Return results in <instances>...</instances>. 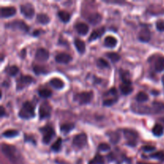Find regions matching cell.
I'll return each mask as SVG.
<instances>
[{
    "label": "cell",
    "instance_id": "cell-30",
    "mask_svg": "<svg viewBox=\"0 0 164 164\" xmlns=\"http://www.w3.org/2000/svg\"><path fill=\"white\" fill-rule=\"evenodd\" d=\"M152 133H153L154 135L155 136H161L162 134H163V127H162V125L159 124H155V126L152 128Z\"/></svg>",
    "mask_w": 164,
    "mask_h": 164
},
{
    "label": "cell",
    "instance_id": "cell-8",
    "mask_svg": "<svg viewBox=\"0 0 164 164\" xmlns=\"http://www.w3.org/2000/svg\"><path fill=\"white\" fill-rule=\"evenodd\" d=\"M34 81V79L30 75H22L16 80L17 91H22V90H23L25 87H28L30 84L32 83Z\"/></svg>",
    "mask_w": 164,
    "mask_h": 164
},
{
    "label": "cell",
    "instance_id": "cell-32",
    "mask_svg": "<svg viewBox=\"0 0 164 164\" xmlns=\"http://www.w3.org/2000/svg\"><path fill=\"white\" fill-rule=\"evenodd\" d=\"M2 135L6 138L16 137V136L19 135V131L17 130L11 129V130H5L4 132H3Z\"/></svg>",
    "mask_w": 164,
    "mask_h": 164
},
{
    "label": "cell",
    "instance_id": "cell-3",
    "mask_svg": "<svg viewBox=\"0 0 164 164\" xmlns=\"http://www.w3.org/2000/svg\"><path fill=\"white\" fill-rule=\"evenodd\" d=\"M94 97L92 91H83V92L76 93L74 95V101L77 102L80 105H85L91 102Z\"/></svg>",
    "mask_w": 164,
    "mask_h": 164
},
{
    "label": "cell",
    "instance_id": "cell-35",
    "mask_svg": "<svg viewBox=\"0 0 164 164\" xmlns=\"http://www.w3.org/2000/svg\"><path fill=\"white\" fill-rule=\"evenodd\" d=\"M61 146H62V139H61V138H58V139H56V141L51 145L50 149H51L53 151L58 152L60 151Z\"/></svg>",
    "mask_w": 164,
    "mask_h": 164
},
{
    "label": "cell",
    "instance_id": "cell-13",
    "mask_svg": "<svg viewBox=\"0 0 164 164\" xmlns=\"http://www.w3.org/2000/svg\"><path fill=\"white\" fill-rule=\"evenodd\" d=\"M35 59L40 62H45L49 59V51L45 48H39L34 55Z\"/></svg>",
    "mask_w": 164,
    "mask_h": 164
},
{
    "label": "cell",
    "instance_id": "cell-48",
    "mask_svg": "<svg viewBox=\"0 0 164 164\" xmlns=\"http://www.w3.org/2000/svg\"><path fill=\"white\" fill-rule=\"evenodd\" d=\"M162 84H163V86H164V75L162 76Z\"/></svg>",
    "mask_w": 164,
    "mask_h": 164
},
{
    "label": "cell",
    "instance_id": "cell-34",
    "mask_svg": "<svg viewBox=\"0 0 164 164\" xmlns=\"http://www.w3.org/2000/svg\"><path fill=\"white\" fill-rule=\"evenodd\" d=\"M88 164H104V159L102 155L97 154L95 157L88 162Z\"/></svg>",
    "mask_w": 164,
    "mask_h": 164
},
{
    "label": "cell",
    "instance_id": "cell-4",
    "mask_svg": "<svg viewBox=\"0 0 164 164\" xmlns=\"http://www.w3.org/2000/svg\"><path fill=\"white\" fill-rule=\"evenodd\" d=\"M123 133L127 144L130 146H135L138 143V133L135 130L130 128L123 129Z\"/></svg>",
    "mask_w": 164,
    "mask_h": 164
},
{
    "label": "cell",
    "instance_id": "cell-33",
    "mask_svg": "<svg viewBox=\"0 0 164 164\" xmlns=\"http://www.w3.org/2000/svg\"><path fill=\"white\" fill-rule=\"evenodd\" d=\"M108 137L111 143L114 144L118 143L120 140V135L117 132H110V133H108Z\"/></svg>",
    "mask_w": 164,
    "mask_h": 164
},
{
    "label": "cell",
    "instance_id": "cell-11",
    "mask_svg": "<svg viewBox=\"0 0 164 164\" xmlns=\"http://www.w3.org/2000/svg\"><path fill=\"white\" fill-rule=\"evenodd\" d=\"M87 137L85 133H79L75 135L73 138V141H72L74 146L78 149L83 148L87 145Z\"/></svg>",
    "mask_w": 164,
    "mask_h": 164
},
{
    "label": "cell",
    "instance_id": "cell-42",
    "mask_svg": "<svg viewBox=\"0 0 164 164\" xmlns=\"http://www.w3.org/2000/svg\"><path fill=\"white\" fill-rule=\"evenodd\" d=\"M156 28L159 31H164V20L159 19L156 22Z\"/></svg>",
    "mask_w": 164,
    "mask_h": 164
},
{
    "label": "cell",
    "instance_id": "cell-10",
    "mask_svg": "<svg viewBox=\"0 0 164 164\" xmlns=\"http://www.w3.org/2000/svg\"><path fill=\"white\" fill-rule=\"evenodd\" d=\"M20 11L23 16L27 19H32L34 15V7L30 3L21 4L20 5Z\"/></svg>",
    "mask_w": 164,
    "mask_h": 164
},
{
    "label": "cell",
    "instance_id": "cell-31",
    "mask_svg": "<svg viewBox=\"0 0 164 164\" xmlns=\"http://www.w3.org/2000/svg\"><path fill=\"white\" fill-rule=\"evenodd\" d=\"M148 98H149L148 95H146V93L143 92V91H140V92L138 93L135 97V100L137 102H139V103L146 102L148 100Z\"/></svg>",
    "mask_w": 164,
    "mask_h": 164
},
{
    "label": "cell",
    "instance_id": "cell-24",
    "mask_svg": "<svg viewBox=\"0 0 164 164\" xmlns=\"http://www.w3.org/2000/svg\"><path fill=\"white\" fill-rule=\"evenodd\" d=\"M50 86H52L54 88H56L57 90H61L64 87V82L62 79H59V78H53L50 80Z\"/></svg>",
    "mask_w": 164,
    "mask_h": 164
},
{
    "label": "cell",
    "instance_id": "cell-28",
    "mask_svg": "<svg viewBox=\"0 0 164 164\" xmlns=\"http://www.w3.org/2000/svg\"><path fill=\"white\" fill-rule=\"evenodd\" d=\"M119 76L122 82H131L130 79V73L127 70L120 69L119 70Z\"/></svg>",
    "mask_w": 164,
    "mask_h": 164
},
{
    "label": "cell",
    "instance_id": "cell-16",
    "mask_svg": "<svg viewBox=\"0 0 164 164\" xmlns=\"http://www.w3.org/2000/svg\"><path fill=\"white\" fill-rule=\"evenodd\" d=\"M105 27H100L98 28L95 29L91 32V35H90L89 39H88V41L89 42H92L94 40H96L98 39H99L100 37H102L103 34L105 33Z\"/></svg>",
    "mask_w": 164,
    "mask_h": 164
},
{
    "label": "cell",
    "instance_id": "cell-29",
    "mask_svg": "<svg viewBox=\"0 0 164 164\" xmlns=\"http://www.w3.org/2000/svg\"><path fill=\"white\" fill-rule=\"evenodd\" d=\"M19 70L18 66L12 65V66H8L6 68V72L7 73V75L10 76H15L17 74L19 73Z\"/></svg>",
    "mask_w": 164,
    "mask_h": 164
},
{
    "label": "cell",
    "instance_id": "cell-17",
    "mask_svg": "<svg viewBox=\"0 0 164 164\" xmlns=\"http://www.w3.org/2000/svg\"><path fill=\"white\" fill-rule=\"evenodd\" d=\"M119 90L123 95H130L133 91L131 82H122L119 85Z\"/></svg>",
    "mask_w": 164,
    "mask_h": 164
},
{
    "label": "cell",
    "instance_id": "cell-18",
    "mask_svg": "<svg viewBox=\"0 0 164 164\" xmlns=\"http://www.w3.org/2000/svg\"><path fill=\"white\" fill-rule=\"evenodd\" d=\"M75 28L81 35H86L89 32V26L84 23H77L75 25Z\"/></svg>",
    "mask_w": 164,
    "mask_h": 164
},
{
    "label": "cell",
    "instance_id": "cell-21",
    "mask_svg": "<svg viewBox=\"0 0 164 164\" xmlns=\"http://www.w3.org/2000/svg\"><path fill=\"white\" fill-rule=\"evenodd\" d=\"M152 109H153L154 114H159V113L164 112V103L162 102L154 101L151 104Z\"/></svg>",
    "mask_w": 164,
    "mask_h": 164
},
{
    "label": "cell",
    "instance_id": "cell-2",
    "mask_svg": "<svg viewBox=\"0 0 164 164\" xmlns=\"http://www.w3.org/2000/svg\"><path fill=\"white\" fill-rule=\"evenodd\" d=\"M35 105L30 101L24 102L22 105L20 111H19V117L22 119H30L35 116Z\"/></svg>",
    "mask_w": 164,
    "mask_h": 164
},
{
    "label": "cell",
    "instance_id": "cell-20",
    "mask_svg": "<svg viewBox=\"0 0 164 164\" xmlns=\"http://www.w3.org/2000/svg\"><path fill=\"white\" fill-rule=\"evenodd\" d=\"M154 68L157 72H162L164 71V56H159L155 59L154 63Z\"/></svg>",
    "mask_w": 164,
    "mask_h": 164
},
{
    "label": "cell",
    "instance_id": "cell-43",
    "mask_svg": "<svg viewBox=\"0 0 164 164\" xmlns=\"http://www.w3.org/2000/svg\"><path fill=\"white\" fill-rule=\"evenodd\" d=\"M142 149H143V151H145V152H151V151H155V147L153 146H143V147H142Z\"/></svg>",
    "mask_w": 164,
    "mask_h": 164
},
{
    "label": "cell",
    "instance_id": "cell-41",
    "mask_svg": "<svg viewBox=\"0 0 164 164\" xmlns=\"http://www.w3.org/2000/svg\"><path fill=\"white\" fill-rule=\"evenodd\" d=\"M110 148H111L110 146L105 143H100L98 146V150L100 151H107L110 150Z\"/></svg>",
    "mask_w": 164,
    "mask_h": 164
},
{
    "label": "cell",
    "instance_id": "cell-6",
    "mask_svg": "<svg viewBox=\"0 0 164 164\" xmlns=\"http://www.w3.org/2000/svg\"><path fill=\"white\" fill-rule=\"evenodd\" d=\"M40 132L43 134V142L45 144H48L51 141L52 139L56 135V132L53 127L50 125H46L44 127L40 128Z\"/></svg>",
    "mask_w": 164,
    "mask_h": 164
},
{
    "label": "cell",
    "instance_id": "cell-47",
    "mask_svg": "<svg viewBox=\"0 0 164 164\" xmlns=\"http://www.w3.org/2000/svg\"><path fill=\"white\" fill-rule=\"evenodd\" d=\"M159 120H160V122H161V123H163V125H164V117H162V118H161L160 119H159Z\"/></svg>",
    "mask_w": 164,
    "mask_h": 164
},
{
    "label": "cell",
    "instance_id": "cell-15",
    "mask_svg": "<svg viewBox=\"0 0 164 164\" xmlns=\"http://www.w3.org/2000/svg\"><path fill=\"white\" fill-rule=\"evenodd\" d=\"M56 61L59 63H62V64H66L68 62H70L72 60L71 56H70L69 54L65 53V52H61L56 56Z\"/></svg>",
    "mask_w": 164,
    "mask_h": 164
},
{
    "label": "cell",
    "instance_id": "cell-38",
    "mask_svg": "<svg viewBox=\"0 0 164 164\" xmlns=\"http://www.w3.org/2000/svg\"><path fill=\"white\" fill-rule=\"evenodd\" d=\"M150 158L152 159H156L159 161H164V152L162 151H159L155 152V153L151 154L150 155Z\"/></svg>",
    "mask_w": 164,
    "mask_h": 164
},
{
    "label": "cell",
    "instance_id": "cell-44",
    "mask_svg": "<svg viewBox=\"0 0 164 164\" xmlns=\"http://www.w3.org/2000/svg\"><path fill=\"white\" fill-rule=\"evenodd\" d=\"M24 141L25 142H30V143H33L34 144H35V140H34V138L32 136H30L28 135H24Z\"/></svg>",
    "mask_w": 164,
    "mask_h": 164
},
{
    "label": "cell",
    "instance_id": "cell-22",
    "mask_svg": "<svg viewBox=\"0 0 164 164\" xmlns=\"http://www.w3.org/2000/svg\"><path fill=\"white\" fill-rule=\"evenodd\" d=\"M117 43H118V41L114 36L109 35L104 39V46H107V47L113 48V47L116 46Z\"/></svg>",
    "mask_w": 164,
    "mask_h": 164
},
{
    "label": "cell",
    "instance_id": "cell-46",
    "mask_svg": "<svg viewBox=\"0 0 164 164\" xmlns=\"http://www.w3.org/2000/svg\"><path fill=\"white\" fill-rule=\"evenodd\" d=\"M39 34H40V30H35L34 31V33H33V35L34 36H38Z\"/></svg>",
    "mask_w": 164,
    "mask_h": 164
},
{
    "label": "cell",
    "instance_id": "cell-36",
    "mask_svg": "<svg viewBox=\"0 0 164 164\" xmlns=\"http://www.w3.org/2000/svg\"><path fill=\"white\" fill-rule=\"evenodd\" d=\"M96 65L98 67L101 68V69H105V68L110 67V65L107 62V61L106 59H103V58H99V59H97Z\"/></svg>",
    "mask_w": 164,
    "mask_h": 164
},
{
    "label": "cell",
    "instance_id": "cell-7",
    "mask_svg": "<svg viewBox=\"0 0 164 164\" xmlns=\"http://www.w3.org/2000/svg\"><path fill=\"white\" fill-rule=\"evenodd\" d=\"M6 28L13 29V30H19L23 32L27 33L29 31V27L25 22L23 20H14L13 22H10L5 24Z\"/></svg>",
    "mask_w": 164,
    "mask_h": 164
},
{
    "label": "cell",
    "instance_id": "cell-12",
    "mask_svg": "<svg viewBox=\"0 0 164 164\" xmlns=\"http://www.w3.org/2000/svg\"><path fill=\"white\" fill-rule=\"evenodd\" d=\"M16 14V8L14 7H2L0 8V16L3 19L10 18Z\"/></svg>",
    "mask_w": 164,
    "mask_h": 164
},
{
    "label": "cell",
    "instance_id": "cell-40",
    "mask_svg": "<svg viewBox=\"0 0 164 164\" xmlns=\"http://www.w3.org/2000/svg\"><path fill=\"white\" fill-rule=\"evenodd\" d=\"M39 95L41 98H46L51 96L52 92L48 89H41L39 91Z\"/></svg>",
    "mask_w": 164,
    "mask_h": 164
},
{
    "label": "cell",
    "instance_id": "cell-25",
    "mask_svg": "<svg viewBox=\"0 0 164 164\" xmlns=\"http://www.w3.org/2000/svg\"><path fill=\"white\" fill-rule=\"evenodd\" d=\"M75 127V124L71 123H65L60 126V130L62 133L66 135L71 131Z\"/></svg>",
    "mask_w": 164,
    "mask_h": 164
},
{
    "label": "cell",
    "instance_id": "cell-39",
    "mask_svg": "<svg viewBox=\"0 0 164 164\" xmlns=\"http://www.w3.org/2000/svg\"><path fill=\"white\" fill-rule=\"evenodd\" d=\"M33 71H34V73L38 75L46 73V68L43 66H40V65H36V66H34V67H33Z\"/></svg>",
    "mask_w": 164,
    "mask_h": 164
},
{
    "label": "cell",
    "instance_id": "cell-1",
    "mask_svg": "<svg viewBox=\"0 0 164 164\" xmlns=\"http://www.w3.org/2000/svg\"><path fill=\"white\" fill-rule=\"evenodd\" d=\"M3 154L13 164H23V157L16 146L13 145L3 143L1 145Z\"/></svg>",
    "mask_w": 164,
    "mask_h": 164
},
{
    "label": "cell",
    "instance_id": "cell-26",
    "mask_svg": "<svg viewBox=\"0 0 164 164\" xmlns=\"http://www.w3.org/2000/svg\"><path fill=\"white\" fill-rule=\"evenodd\" d=\"M36 19H37V22H39L41 24H44V25L50 23V18L45 13H40V14H38L37 16H36Z\"/></svg>",
    "mask_w": 164,
    "mask_h": 164
},
{
    "label": "cell",
    "instance_id": "cell-19",
    "mask_svg": "<svg viewBox=\"0 0 164 164\" xmlns=\"http://www.w3.org/2000/svg\"><path fill=\"white\" fill-rule=\"evenodd\" d=\"M102 15L98 12L91 13L87 17V21L91 23V25H97L100 22L102 21Z\"/></svg>",
    "mask_w": 164,
    "mask_h": 164
},
{
    "label": "cell",
    "instance_id": "cell-37",
    "mask_svg": "<svg viewBox=\"0 0 164 164\" xmlns=\"http://www.w3.org/2000/svg\"><path fill=\"white\" fill-rule=\"evenodd\" d=\"M106 56L109 59H111V62H118L120 59V56L118 53H115V52H108V53H106Z\"/></svg>",
    "mask_w": 164,
    "mask_h": 164
},
{
    "label": "cell",
    "instance_id": "cell-5",
    "mask_svg": "<svg viewBox=\"0 0 164 164\" xmlns=\"http://www.w3.org/2000/svg\"><path fill=\"white\" fill-rule=\"evenodd\" d=\"M103 104L105 107H109L115 103L118 100V92L114 87L111 88L103 95Z\"/></svg>",
    "mask_w": 164,
    "mask_h": 164
},
{
    "label": "cell",
    "instance_id": "cell-14",
    "mask_svg": "<svg viewBox=\"0 0 164 164\" xmlns=\"http://www.w3.org/2000/svg\"><path fill=\"white\" fill-rule=\"evenodd\" d=\"M138 38L143 43H147L151 40V31L146 27H143L138 34Z\"/></svg>",
    "mask_w": 164,
    "mask_h": 164
},
{
    "label": "cell",
    "instance_id": "cell-9",
    "mask_svg": "<svg viewBox=\"0 0 164 164\" xmlns=\"http://www.w3.org/2000/svg\"><path fill=\"white\" fill-rule=\"evenodd\" d=\"M51 106L47 101H44L42 103L40 106V108H39V115H40V119H48L51 114Z\"/></svg>",
    "mask_w": 164,
    "mask_h": 164
},
{
    "label": "cell",
    "instance_id": "cell-23",
    "mask_svg": "<svg viewBox=\"0 0 164 164\" xmlns=\"http://www.w3.org/2000/svg\"><path fill=\"white\" fill-rule=\"evenodd\" d=\"M74 44H75V48L77 49V50L79 52L80 54H83L86 50V45L82 40H81L79 38L75 39L74 41Z\"/></svg>",
    "mask_w": 164,
    "mask_h": 164
},
{
    "label": "cell",
    "instance_id": "cell-27",
    "mask_svg": "<svg viewBox=\"0 0 164 164\" xmlns=\"http://www.w3.org/2000/svg\"><path fill=\"white\" fill-rule=\"evenodd\" d=\"M58 16L63 23H67L71 19V14L66 11H59L58 12Z\"/></svg>",
    "mask_w": 164,
    "mask_h": 164
},
{
    "label": "cell",
    "instance_id": "cell-45",
    "mask_svg": "<svg viewBox=\"0 0 164 164\" xmlns=\"http://www.w3.org/2000/svg\"><path fill=\"white\" fill-rule=\"evenodd\" d=\"M0 111H1V112H0V116H1V117H4V116L6 115V111L5 109H4V107H3V106L0 107Z\"/></svg>",
    "mask_w": 164,
    "mask_h": 164
}]
</instances>
